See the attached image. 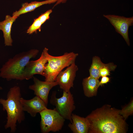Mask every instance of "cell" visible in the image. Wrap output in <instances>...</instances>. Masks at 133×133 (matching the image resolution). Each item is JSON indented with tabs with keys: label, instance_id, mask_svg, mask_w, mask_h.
Masks as SVG:
<instances>
[{
	"label": "cell",
	"instance_id": "cell-1",
	"mask_svg": "<svg viewBox=\"0 0 133 133\" xmlns=\"http://www.w3.org/2000/svg\"><path fill=\"white\" fill-rule=\"evenodd\" d=\"M89 133H125L126 123L120 110L106 105L93 111L86 117Z\"/></svg>",
	"mask_w": 133,
	"mask_h": 133
},
{
	"label": "cell",
	"instance_id": "cell-13",
	"mask_svg": "<svg viewBox=\"0 0 133 133\" xmlns=\"http://www.w3.org/2000/svg\"><path fill=\"white\" fill-rule=\"evenodd\" d=\"M17 18L7 15L5 19L0 22V30L3 33L5 45L6 46H12L13 40L11 35V29L13 23Z\"/></svg>",
	"mask_w": 133,
	"mask_h": 133
},
{
	"label": "cell",
	"instance_id": "cell-22",
	"mask_svg": "<svg viewBox=\"0 0 133 133\" xmlns=\"http://www.w3.org/2000/svg\"><path fill=\"white\" fill-rule=\"evenodd\" d=\"M67 0H58L56 2L53 7L60 3H65Z\"/></svg>",
	"mask_w": 133,
	"mask_h": 133
},
{
	"label": "cell",
	"instance_id": "cell-20",
	"mask_svg": "<svg viewBox=\"0 0 133 133\" xmlns=\"http://www.w3.org/2000/svg\"><path fill=\"white\" fill-rule=\"evenodd\" d=\"M51 9L49 10L40 15L38 18L43 24L49 18L50 14L52 12Z\"/></svg>",
	"mask_w": 133,
	"mask_h": 133
},
{
	"label": "cell",
	"instance_id": "cell-11",
	"mask_svg": "<svg viewBox=\"0 0 133 133\" xmlns=\"http://www.w3.org/2000/svg\"><path fill=\"white\" fill-rule=\"evenodd\" d=\"M20 101L24 111H26L32 117L36 116L47 108V105L40 97L36 96L32 99L26 100L21 97Z\"/></svg>",
	"mask_w": 133,
	"mask_h": 133
},
{
	"label": "cell",
	"instance_id": "cell-17",
	"mask_svg": "<svg viewBox=\"0 0 133 133\" xmlns=\"http://www.w3.org/2000/svg\"><path fill=\"white\" fill-rule=\"evenodd\" d=\"M116 67V66L113 63H109L107 64H104L99 71L100 77L110 75V72L114 71Z\"/></svg>",
	"mask_w": 133,
	"mask_h": 133
},
{
	"label": "cell",
	"instance_id": "cell-4",
	"mask_svg": "<svg viewBox=\"0 0 133 133\" xmlns=\"http://www.w3.org/2000/svg\"><path fill=\"white\" fill-rule=\"evenodd\" d=\"M48 49L45 48L43 50L47 60L44 70L45 81L52 82L55 81L58 74L65 68L75 62L78 54L73 52H66L61 56H52L48 52Z\"/></svg>",
	"mask_w": 133,
	"mask_h": 133
},
{
	"label": "cell",
	"instance_id": "cell-14",
	"mask_svg": "<svg viewBox=\"0 0 133 133\" xmlns=\"http://www.w3.org/2000/svg\"><path fill=\"white\" fill-rule=\"evenodd\" d=\"M99 79L90 76L83 79L82 85L85 95L88 97L96 95L99 85Z\"/></svg>",
	"mask_w": 133,
	"mask_h": 133
},
{
	"label": "cell",
	"instance_id": "cell-19",
	"mask_svg": "<svg viewBox=\"0 0 133 133\" xmlns=\"http://www.w3.org/2000/svg\"><path fill=\"white\" fill-rule=\"evenodd\" d=\"M42 24L38 18L34 19L33 22L27 30V33L31 34L36 32L37 30H40Z\"/></svg>",
	"mask_w": 133,
	"mask_h": 133
},
{
	"label": "cell",
	"instance_id": "cell-2",
	"mask_svg": "<svg viewBox=\"0 0 133 133\" xmlns=\"http://www.w3.org/2000/svg\"><path fill=\"white\" fill-rule=\"evenodd\" d=\"M21 97L20 87L15 86L10 89L6 99L0 98V103L7 115L5 128H10L12 133L15 132L16 130L17 123H21L25 119L24 111L20 101Z\"/></svg>",
	"mask_w": 133,
	"mask_h": 133
},
{
	"label": "cell",
	"instance_id": "cell-23",
	"mask_svg": "<svg viewBox=\"0 0 133 133\" xmlns=\"http://www.w3.org/2000/svg\"><path fill=\"white\" fill-rule=\"evenodd\" d=\"M2 89V87L0 86V90H1Z\"/></svg>",
	"mask_w": 133,
	"mask_h": 133
},
{
	"label": "cell",
	"instance_id": "cell-15",
	"mask_svg": "<svg viewBox=\"0 0 133 133\" xmlns=\"http://www.w3.org/2000/svg\"><path fill=\"white\" fill-rule=\"evenodd\" d=\"M58 0H46L41 1H34L30 3H23L21 7L18 11L13 14V17H17L20 15L34 10L35 9L44 4H50L56 2Z\"/></svg>",
	"mask_w": 133,
	"mask_h": 133
},
{
	"label": "cell",
	"instance_id": "cell-18",
	"mask_svg": "<svg viewBox=\"0 0 133 133\" xmlns=\"http://www.w3.org/2000/svg\"><path fill=\"white\" fill-rule=\"evenodd\" d=\"M133 113V101L132 100L126 106L120 110V114L125 120Z\"/></svg>",
	"mask_w": 133,
	"mask_h": 133
},
{
	"label": "cell",
	"instance_id": "cell-16",
	"mask_svg": "<svg viewBox=\"0 0 133 133\" xmlns=\"http://www.w3.org/2000/svg\"><path fill=\"white\" fill-rule=\"evenodd\" d=\"M104 64L99 57H94L92 59V64L89 69L90 76L99 79L100 77V70Z\"/></svg>",
	"mask_w": 133,
	"mask_h": 133
},
{
	"label": "cell",
	"instance_id": "cell-8",
	"mask_svg": "<svg viewBox=\"0 0 133 133\" xmlns=\"http://www.w3.org/2000/svg\"><path fill=\"white\" fill-rule=\"evenodd\" d=\"M48 61L43 51L40 58L35 60L30 61L21 74L20 80H29L36 74L44 76L45 65Z\"/></svg>",
	"mask_w": 133,
	"mask_h": 133
},
{
	"label": "cell",
	"instance_id": "cell-7",
	"mask_svg": "<svg viewBox=\"0 0 133 133\" xmlns=\"http://www.w3.org/2000/svg\"><path fill=\"white\" fill-rule=\"evenodd\" d=\"M115 28L116 31L123 37L127 45H130L128 35L129 27L133 25V17H126L115 15H103Z\"/></svg>",
	"mask_w": 133,
	"mask_h": 133
},
{
	"label": "cell",
	"instance_id": "cell-6",
	"mask_svg": "<svg viewBox=\"0 0 133 133\" xmlns=\"http://www.w3.org/2000/svg\"><path fill=\"white\" fill-rule=\"evenodd\" d=\"M56 93H52L51 97L50 103L55 106V109L65 119L72 122L71 115L75 106L73 95L70 91H63L62 96L57 98Z\"/></svg>",
	"mask_w": 133,
	"mask_h": 133
},
{
	"label": "cell",
	"instance_id": "cell-3",
	"mask_svg": "<svg viewBox=\"0 0 133 133\" xmlns=\"http://www.w3.org/2000/svg\"><path fill=\"white\" fill-rule=\"evenodd\" d=\"M39 52L36 49L20 53L9 59L0 69V77L10 81L20 80L22 73L27 63L35 58Z\"/></svg>",
	"mask_w": 133,
	"mask_h": 133
},
{
	"label": "cell",
	"instance_id": "cell-12",
	"mask_svg": "<svg viewBox=\"0 0 133 133\" xmlns=\"http://www.w3.org/2000/svg\"><path fill=\"white\" fill-rule=\"evenodd\" d=\"M72 122L68 126L73 133H88L89 124L85 118L81 117L75 114H72Z\"/></svg>",
	"mask_w": 133,
	"mask_h": 133
},
{
	"label": "cell",
	"instance_id": "cell-21",
	"mask_svg": "<svg viewBox=\"0 0 133 133\" xmlns=\"http://www.w3.org/2000/svg\"><path fill=\"white\" fill-rule=\"evenodd\" d=\"M110 80V78L106 76L102 77L101 81L100 82L99 85L102 86L104 84H107L109 82Z\"/></svg>",
	"mask_w": 133,
	"mask_h": 133
},
{
	"label": "cell",
	"instance_id": "cell-10",
	"mask_svg": "<svg viewBox=\"0 0 133 133\" xmlns=\"http://www.w3.org/2000/svg\"><path fill=\"white\" fill-rule=\"evenodd\" d=\"M33 77L34 83L29 86V89L33 90L34 94L40 97L47 105L49 92L53 87L58 85L57 83L55 81H42L34 76Z\"/></svg>",
	"mask_w": 133,
	"mask_h": 133
},
{
	"label": "cell",
	"instance_id": "cell-5",
	"mask_svg": "<svg viewBox=\"0 0 133 133\" xmlns=\"http://www.w3.org/2000/svg\"><path fill=\"white\" fill-rule=\"evenodd\" d=\"M39 113L41 117L40 127L42 133L56 132L62 129L65 119L55 108L51 109L47 108Z\"/></svg>",
	"mask_w": 133,
	"mask_h": 133
},
{
	"label": "cell",
	"instance_id": "cell-9",
	"mask_svg": "<svg viewBox=\"0 0 133 133\" xmlns=\"http://www.w3.org/2000/svg\"><path fill=\"white\" fill-rule=\"evenodd\" d=\"M78 70L74 62L67 67L64 70L61 71L57 76L55 81L63 91L68 92L73 87L76 73Z\"/></svg>",
	"mask_w": 133,
	"mask_h": 133
}]
</instances>
